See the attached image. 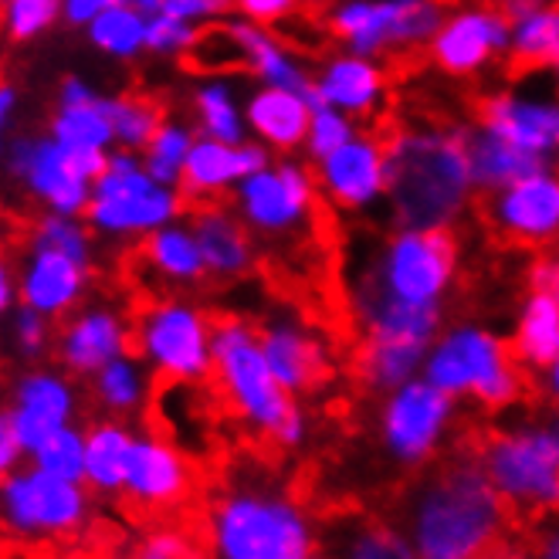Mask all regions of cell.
I'll return each mask as SVG.
<instances>
[{"mask_svg":"<svg viewBox=\"0 0 559 559\" xmlns=\"http://www.w3.org/2000/svg\"><path fill=\"white\" fill-rule=\"evenodd\" d=\"M383 150V180L397 204L404 227H438L462 204L472 180V163L457 136L404 133L397 126H380L373 136Z\"/></svg>","mask_w":559,"mask_h":559,"instance_id":"6da1fadb","label":"cell"},{"mask_svg":"<svg viewBox=\"0 0 559 559\" xmlns=\"http://www.w3.org/2000/svg\"><path fill=\"white\" fill-rule=\"evenodd\" d=\"M509 536L499 488L478 457L457 451L420 499L417 543L424 559H472L478 549Z\"/></svg>","mask_w":559,"mask_h":559,"instance_id":"7a4b0ae2","label":"cell"},{"mask_svg":"<svg viewBox=\"0 0 559 559\" xmlns=\"http://www.w3.org/2000/svg\"><path fill=\"white\" fill-rule=\"evenodd\" d=\"M457 451L478 457L499 488L509 536L530 539L539 515L559 509V438L556 435H496L472 427Z\"/></svg>","mask_w":559,"mask_h":559,"instance_id":"3957f363","label":"cell"},{"mask_svg":"<svg viewBox=\"0 0 559 559\" xmlns=\"http://www.w3.org/2000/svg\"><path fill=\"white\" fill-rule=\"evenodd\" d=\"M217 530L227 559H306L309 543L299 519L285 506L221 502Z\"/></svg>","mask_w":559,"mask_h":559,"instance_id":"277c9868","label":"cell"},{"mask_svg":"<svg viewBox=\"0 0 559 559\" xmlns=\"http://www.w3.org/2000/svg\"><path fill=\"white\" fill-rule=\"evenodd\" d=\"M126 353L140 356L153 349L163 370L174 377H204L211 359H204V325L187 309L163 306L150 295L140 299L133 329L126 333Z\"/></svg>","mask_w":559,"mask_h":559,"instance_id":"5b68a950","label":"cell"},{"mask_svg":"<svg viewBox=\"0 0 559 559\" xmlns=\"http://www.w3.org/2000/svg\"><path fill=\"white\" fill-rule=\"evenodd\" d=\"M481 217L506 245H543L559 231V180H515L496 204H481Z\"/></svg>","mask_w":559,"mask_h":559,"instance_id":"8992f818","label":"cell"},{"mask_svg":"<svg viewBox=\"0 0 559 559\" xmlns=\"http://www.w3.org/2000/svg\"><path fill=\"white\" fill-rule=\"evenodd\" d=\"M454 265V241L448 231L427 227V231L407 235L390 254L386 288L407 302H431L441 292L448 272Z\"/></svg>","mask_w":559,"mask_h":559,"instance_id":"52a82bcc","label":"cell"},{"mask_svg":"<svg viewBox=\"0 0 559 559\" xmlns=\"http://www.w3.org/2000/svg\"><path fill=\"white\" fill-rule=\"evenodd\" d=\"M8 512L17 522V530H51L61 539H72L79 536L82 496L72 481L48 472L8 478Z\"/></svg>","mask_w":559,"mask_h":559,"instance_id":"ba28073f","label":"cell"},{"mask_svg":"<svg viewBox=\"0 0 559 559\" xmlns=\"http://www.w3.org/2000/svg\"><path fill=\"white\" fill-rule=\"evenodd\" d=\"M174 211V197L156 190L136 170H112L98 183V197L92 204V217L106 227H143L156 224Z\"/></svg>","mask_w":559,"mask_h":559,"instance_id":"9c48e42d","label":"cell"},{"mask_svg":"<svg viewBox=\"0 0 559 559\" xmlns=\"http://www.w3.org/2000/svg\"><path fill=\"white\" fill-rule=\"evenodd\" d=\"M275 48L251 27H224L211 24L187 41L183 69L187 72H261Z\"/></svg>","mask_w":559,"mask_h":559,"instance_id":"30bf717a","label":"cell"},{"mask_svg":"<svg viewBox=\"0 0 559 559\" xmlns=\"http://www.w3.org/2000/svg\"><path fill=\"white\" fill-rule=\"evenodd\" d=\"M448 414V393L435 383H414L407 386L386 414L390 444L401 454H424L431 448L438 427Z\"/></svg>","mask_w":559,"mask_h":559,"instance_id":"8fae6325","label":"cell"},{"mask_svg":"<svg viewBox=\"0 0 559 559\" xmlns=\"http://www.w3.org/2000/svg\"><path fill=\"white\" fill-rule=\"evenodd\" d=\"M472 112L488 133H496L530 153H543L559 136V109L522 106L512 103V98H475Z\"/></svg>","mask_w":559,"mask_h":559,"instance_id":"7c38bea8","label":"cell"},{"mask_svg":"<svg viewBox=\"0 0 559 559\" xmlns=\"http://www.w3.org/2000/svg\"><path fill=\"white\" fill-rule=\"evenodd\" d=\"M261 353H265L272 373L288 390H319L322 383L333 380V367L325 364V356L316 343L288 333V329H251Z\"/></svg>","mask_w":559,"mask_h":559,"instance_id":"4fadbf2b","label":"cell"},{"mask_svg":"<svg viewBox=\"0 0 559 559\" xmlns=\"http://www.w3.org/2000/svg\"><path fill=\"white\" fill-rule=\"evenodd\" d=\"M502 353H506L502 343L488 340L481 333H457L431 359V383L441 386L444 393L475 390L491 370L499 367Z\"/></svg>","mask_w":559,"mask_h":559,"instance_id":"5bb4252c","label":"cell"},{"mask_svg":"<svg viewBox=\"0 0 559 559\" xmlns=\"http://www.w3.org/2000/svg\"><path fill=\"white\" fill-rule=\"evenodd\" d=\"M17 167L31 174L35 187L48 193V201L58 211H75L85 197V174L79 170L75 153L64 143H41V146H21Z\"/></svg>","mask_w":559,"mask_h":559,"instance_id":"9a60e30c","label":"cell"},{"mask_svg":"<svg viewBox=\"0 0 559 559\" xmlns=\"http://www.w3.org/2000/svg\"><path fill=\"white\" fill-rule=\"evenodd\" d=\"M462 143L472 163V180H478L481 187L515 183L543 170L539 153L522 150L496 133H462Z\"/></svg>","mask_w":559,"mask_h":559,"instance_id":"2e32d148","label":"cell"},{"mask_svg":"<svg viewBox=\"0 0 559 559\" xmlns=\"http://www.w3.org/2000/svg\"><path fill=\"white\" fill-rule=\"evenodd\" d=\"M245 201L248 211L258 224L265 227H285L299 217L302 207L312 201V183L292 167H282L275 177L269 174H254L245 187Z\"/></svg>","mask_w":559,"mask_h":559,"instance_id":"e0dca14e","label":"cell"},{"mask_svg":"<svg viewBox=\"0 0 559 559\" xmlns=\"http://www.w3.org/2000/svg\"><path fill=\"white\" fill-rule=\"evenodd\" d=\"M190 211V221L197 227V238H201V254L211 269L217 272H238L248 261V235L241 231V224L227 217L214 201L207 197H193L183 201Z\"/></svg>","mask_w":559,"mask_h":559,"instance_id":"ac0fdd59","label":"cell"},{"mask_svg":"<svg viewBox=\"0 0 559 559\" xmlns=\"http://www.w3.org/2000/svg\"><path fill=\"white\" fill-rule=\"evenodd\" d=\"M265 153L261 150H241V153H231L217 143H197L190 150V156L183 159V201H193V197H207L214 187H221L224 180L231 177H248V174H258L265 167Z\"/></svg>","mask_w":559,"mask_h":559,"instance_id":"d6986e66","label":"cell"},{"mask_svg":"<svg viewBox=\"0 0 559 559\" xmlns=\"http://www.w3.org/2000/svg\"><path fill=\"white\" fill-rule=\"evenodd\" d=\"M499 45H506V21L496 14H472L457 17L438 38L435 58L448 72H472Z\"/></svg>","mask_w":559,"mask_h":559,"instance_id":"ffe728a7","label":"cell"},{"mask_svg":"<svg viewBox=\"0 0 559 559\" xmlns=\"http://www.w3.org/2000/svg\"><path fill=\"white\" fill-rule=\"evenodd\" d=\"M325 180L343 204H364L383 183L380 143H346L325 159Z\"/></svg>","mask_w":559,"mask_h":559,"instance_id":"44dd1931","label":"cell"},{"mask_svg":"<svg viewBox=\"0 0 559 559\" xmlns=\"http://www.w3.org/2000/svg\"><path fill=\"white\" fill-rule=\"evenodd\" d=\"M254 126L278 146H295L309 129V98L292 88L261 92L251 106Z\"/></svg>","mask_w":559,"mask_h":559,"instance_id":"7402d4cb","label":"cell"},{"mask_svg":"<svg viewBox=\"0 0 559 559\" xmlns=\"http://www.w3.org/2000/svg\"><path fill=\"white\" fill-rule=\"evenodd\" d=\"M512 349L525 364H536V367H549L559 359V302L552 295L546 292L533 295Z\"/></svg>","mask_w":559,"mask_h":559,"instance_id":"603a6c76","label":"cell"},{"mask_svg":"<svg viewBox=\"0 0 559 559\" xmlns=\"http://www.w3.org/2000/svg\"><path fill=\"white\" fill-rule=\"evenodd\" d=\"M552 61H559V8L543 11V14H530L522 21L506 69L512 79H522L530 72L546 69V64H552Z\"/></svg>","mask_w":559,"mask_h":559,"instance_id":"cb8c5ba5","label":"cell"},{"mask_svg":"<svg viewBox=\"0 0 559 559\" xmlns=\"http://www.w3.org/2000/svg\"><path fill=\"white\" fill-rule=\"evenodd\" d=\"M79 288V261L61 251H41L35 272L27 275L24 295L35 309H61Z\"/></svg>","mask_w":559,"mask_h":559,"instance_id":"d4e9b609","label":"cell"},{"mask_svg":"<svg viewBox=\"0 0 559 559\" xmlns=\"http://www.w3.org/2000/svg\"><path fill=\"white\" fill-rule=\"evenodd\" d=\"M126 343V333H119V325L106 316L82 319L69 336H64V359L75 370H98L106 359Z\"/></svg>","mask_w":559,"mask_h":559,"instance_id":"484cf974","label":"cell"},{"mask_svg":"<svg viewBox=\"0 0 559 559\" xmlns=\"http://www.w3.org/2000/svg\"><path fill=\"white\" fill-rule=\"evenodd\" d=\"M129 441L116 427H103L88 438V451H85V472H88V485H119L129 478Z\"/></svg>","mask_w":559,"mask_h":559,"instance_id":"4316f807","label":"cell"},{"mask_svg":"<svg viewBox=\"0 0 559 559\" xmlns=\"http://www.w3.org/2000/svg\"><path fill=\"white\" fill-rule=\"evenodd\" d=\"M103 106L112 119V129L129 143L146 146L163 133L159 122L167 109H163L153 95H126L122 103H103Z\"/></svg>","mask_w":559,"mask_h":559,"instance_id":"83f0119b","label":"cell"},{"mask_svg":"<svg viewBox=\"0 0 559 559\" xmlns=\"http://www.w3.org/2000/svg\"><path fill=\"white\" fill-rule=\"evenodd\" d=\"M380 75L373 69H367L364 61H340L329 79L322 82V95L325 103H340L349 109H364L370 98L377 95Z\"/></svg>","mask_w":559,"mask_h":559,"instance_id":"f1b7e54d","label":"cell"},{"mask_svg":"<svg viewBox=\"0 0 559 559\" xmlns=\"http://www.w3.org/2000/svg\"><path fill=\"white\" fill-rule=\"evenodd\" d=\"M55 129H58V140L64 146H103L109 140V133H116L103 103L69 106V112L58 119Z\"/></svg>","mask_w":559,"mask_h":559,"instance_id":"f546056e","label":"cell"},{"mask_svg":"<svg viewBox=\"0 0 559 559\" xmlns=\"http://www.w3.org/2000/svg\"><path fill=\"white\" fill-rule=\"evenodd\" d=\"M140 251L150 258V265L170 272V275H197L201 272V258H204L201 248L187 241L183 235H156Z\"/></svg>","mask_w":559,"mask_h":559,"instance_id":"4dcf8cb0","label":"cell"},{"mask_svg":"<svg viewBox=\"0 0 559 559\" xmlns=\"http://www.w3.org/2000/svg\"><path fill=\"white\" fill-rule=\"evenodd\" d=\"M92 35H95V41L103 45V48H109L116 55H126V51H133L140 41H146V27H143V21L133 11L109 8L106 14H98Z\"/></svg>","mask_w":559,"mask_h":559,"instance_id":"1f68e13d","label":"cell"},{"mask_svg":"<svg viewBox=\"0 0 559 559\" xmlns=\"http://www.w3.org/2000/svg\"><path fill=\"white\" fill-rule=\"evenodd\" d=\"M38 457H41V472L64 478V481H75L85 468V451L79 438L72 431H61V427L38 448Z\"/></svg>","mask_w":559,"mask_h":559,"instance_id":"d6a6232c","label":"cell"},{"mask_svg":"<svg viewBox=\"0 0 559 559\" xmlns=\"http://www.w3.org/2000/svg\"><path fill=\"white\" fill-rule=\"evenodd\" d=\"M183 153H187V133H180V129H163V133L150 143V170H153V177L174 180Z\"/></svg>","mask_w":559,"mask_h":559,"instance_id":"836d02e7","label":"cell"},{"mask_svg":"<svg viewBox=\"0 0 559 559\" xmlns=\"http://www.w3.org/2000/svg\"><path fill=\"white\" fill-rule=\"evenodd\" d=\"M21 407L27 411H41L55 420H61L69 414V393H64L55 380H45V377H35L21 386Z\"/></svg>","mask_w":559,"mask_h":559,"instance_id":"e575fe53","label":"cell"},{"mask_svg":"<svg viewBox=\"0 0 559 559\" xmlns=\"http://www.w3.org/2000/svg\"><path fill=\"white\" fill-rule=\"evenodd\" d=\"M58 11V0H14L11 8V35L14 38H31L41 31Z\"/></svg>","mask_w":559,"mask_h":559,"instance_id":"d590c367","label":"cell"},{"mask_svg":"<svg viewBox=\"0 0 559 559\" xmlns=\"http://www.w3.org/2000/svg\"><path fill=\"white\" fill-rule=\"evenodd\" d=\"M353 559H411L407 556V549H404V543L393 536L386 525H380V522H370L367 525V533H364V539H359V546H356V552H353Z\"/></svg>","mask_w":559,"mask_h":559,"instance_id":"8d00e7d4","label":"cell"},{"mask_svg":"<svg viewBox=\"0 0 559 559\" xmlns=\"http://www.w3.org/2000/svg\"><path fill=\"white\" fill-rule=\"evenodd\" d=\"M201 112H204V122L214 136L221 140H238V116L235 109L227 106V95L221 88H211L201 95Z\"/></svg>","mask_w":559,"mask_h":559,"instance_id":"74e56055","label":"cell"},{"mask_svg":"<svg viewBox=\"0 0 559 559\" xmlns=\"http://www.w3.org/2000/svg\"><path fill=\"white\" fill-rule=\"evenodd\" d=\"M346 140H349L346 122H343L340 116H333V112H325V109H322V112L316 116V126H312V153L322 156V159H329L336 150L346 146Z\"/></svg>","mask_w":559,"mask_h":559,"instance_id":"f35d334b","label":"cell"},{"mask_svg":"<svg viewBox=\"0 0 559 559\" xmlns=\"http://www.w3.org/2000/svg\"><path fill=\"white\" fill-rule=\"evenodd\" d=\"M35 238H38L41 251H61V254L82 261V238H79L75 227H69L64 221H45V224H38Z\"/></svg>","mask_w":559,"mask_h":559,"instance_id":"ab89813d","label":"cell"},{"mask_svg":"<svg viewBox=\"0 0 559 559\" xmlns=\"http://www.w3.org/2000/svg\"><path fill=\"white\" fill-rule=\"evenodd\" d=\"M98 390H103V397L116 407H129L136 397V383H133V373H129L122 364H112L106 367L103 373V383H98Z\"/></svg>","mask_w":559,"mask_h":559,"instance_id":"60d3db41","label":"cell"},{"mask_svg":"<svg viewBox=\"0 0 559 559\" xmlns=\"http://www.w3.org/2000/svg\"><path fill=\"white\" fill-rule=\"evenodd\" d=\"M190 38H193V35L180 24V17H170V14L156 17V21L146 27V45H150V48H159V51L180 48V45H187Z\"/></svg>","mask_w":559,"mask_h":559,"instance_id":"b9f144b4","label":"cell"},{"mask_svg":"<svg viewBox=\"0 0 559 559\" xmlns=\"http://www.w3.org/2000/svg\"><path fill=\"white\" fill-rule=\"evenodd\" d=\"M241 11L258 17V21H282L285 14H292L299 8V0H238Z\"/></svg>","mask_w":559,"mask_h":559,"instance_id":"7bdbcfd3","label":"cell"},{"mask_svg":"<svg viewBox=\"0 0 559 559\" xmlns=\"http://www.w3.org/2000/svg\"><path fill=\"white\" fill-rule=\"evenodd\" d=\"M525 552H530V546L515 543V536H499L496 543H488L485 549H478L472 559H525Z\"/></svg>","mask_w":559,"mask_h":559,"instance_id":"ee69618b","label":"cell"},{"mask_svg":"<svg viewBox=\"0 0 559 559\" xmlns=\"http://www.w3.org/2000/svg\"><path fill=\"white\" fill-rule=\"evenodd\" d=\"M21 448H24V441H21V431H17V417L8 414L4 427H0V462H4V472L11 468V462L17 457Z\"/></svg>","mask_w":559,"mask_h":559,"instance_id":"f6af8a7d","label":"cell"},{"mask_svg":"<svg viewBox=\"0 0 559 559\" xmlns=\"http://www.w3.org/2000/svg\"><path fill=\"white\" fill-rule=\"evenodd\" d=\"M533 288L552 295L559 302V261H543V265L533 269Z\"/></svg>","mask_w":559,"mask_h":559,"instance_id":"bcb514c9","label":"cell"},{"mask_svg":"<svg viewBox=\"0 0 559 559\" xmlns=\"http://www.w3.org/2000/svg\"><path fill=\"white\" fill-rule=\"evenodd\" d=\"M103 8H119V0H69V17L72 21H88Z\"/></svg>","mask_w":559,"mask_h":559,"instance_id":"7dc6e473","label":"cell"},{"mask_svg":"<svg viewBox=\"0 0 559 559\" xmlns=\"http://www.w3.org/2000/svg\"><path fill=\"white\" fill-rule=\"evenodd\" d=\"M21 340H24L27 349H38V343H41V322L35 316H24V322H21Z\"/></svg>","mask_w":559,"mask_h":559,"instance_id":"c3c4849f","label":"cell"},{"mask_svg":"<svg viewBox=\"0 0 559 559\" xmlns=\"http://www.w3.org/2000/svg\"><path fill=\"white\" fill-rule=\"evenodd\" d=\"M546 559H559V536H552V539L546 543Z\"/></svg>","mask_w":559,"mask_h":559,"instance_id":"681fc988","label":"cell"},{"mask_svg":"<svg viewBox=\"0 0 559 559\" xmlns=\"http://www.w3.org/2000/svg\"><path fill=\"white\" fill-rule=\"evenodd\" d=\"M140 4H143V8H150V11H153V8H163V0H140Z\"/></svg>","mask_w":559,"mask_h":559,"instance_id":"f907efd6","label":"cell"},{"mask_svg":"<svg viewBox=\"0 0 559 559\" xmlns=\"http://www.w3.org/2000/svg\"><path fill=\"white\" fill-rule=\"evenodd\" d=\"M556 386H559V370H556Z\"/></svg>","mask_w":559,"mask_h":559,"instance_id":"816d5d0a","label":"cell"}]
</instances>
